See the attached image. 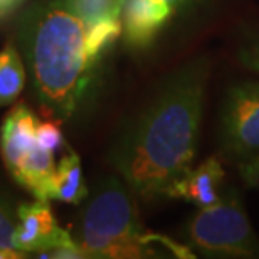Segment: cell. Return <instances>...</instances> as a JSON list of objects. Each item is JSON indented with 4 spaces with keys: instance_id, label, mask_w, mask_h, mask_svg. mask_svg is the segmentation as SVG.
I'll return each mask as SVG.
<instances>
[{
    "instance_id": "obj_1",
    "label": "cell",
    "mask_w": 259,
    "mask_h": 259,
    "mask_svg": "<svg viewBox=\"0 0 259 259\" xmlns=\"http://www.w3.org/2000/svg\"><path fill=\"white\" fill-rule=\"evenodd\" d=\"M207 71V61L199 59L175 72L113 150V165L143 200L168 197L192 168Z\"/></svg>"
},
{
    "instance_id": "obj_2",
    "label": "cell",
    "mask_w": 259,
    "mask_h": 259,
    "mask_svg": "<svg viewBox=\"0 0 259 259\" xmlns=\"http://www.w3.org/2000/svg\"><path fill=\"white\" fill-rule=\"evenodd\" d=\"M19 42L40 105L58 120H69L96 66L88 25L59 0H42L20 19Z\"/></svg>"
},
{
    "instance_id": "obj_3",
    "label": "cell",
    "mask_w": 259,
    "mask_h": 259,
    "mask_svg": "<svg viewBox=\"0 0 259 259\" xmlns=\"http://www.w3.org/2000/svg\"><path fill=\"white\" fill-rule=\"evenodd\" d=\"M76 242L82 256L96 259L153 256L152 242L167 246L179 257H194L187 247L165 236L145 231L132 194L116 179L106 180L88 202Z\"/></svg>"
},
{
    "instance_id": "obj_4",
    "label": "cell",
    "mask_w": 259,
    "mask_h": 259,
    "mask_svg": "<svg viewBox=\"0 0 259 259\" xmlns=\"http://www.w3.org/2000/svg\"><path fill=\"white\" fill-rule=\"evenodd\" d=\"M187 239L207 254L256 256L257 239L236 190H229L214 205L204 207L187 222Z\"/></svg>"
},
{
    "instance_id": "obj_5",
    "label": "cell",
    "mask_w": 259,
    "mask_h": 259,
    "mask_svg": "<svg viewBox=\"0 0 259 259\" xmlns=\"http://www.w3.org/2000/svg\"><path fill=\"white\" fill-rule=\"evenodd\" d=\"M222 143L231 153L259 152V82H244L227 93L222 106Z\"/></svg>"
},
{
    "instance_id": "obj_6",
    "label": "cell",
    "mask_w": 259,
    "mask_h": 259,
    "mask_svg": "<svg viewBox=\"0 0 259 259\" xmlns=\"http://www.w3.org/2000/svg\"><path fill=\"white\" fill-rule=\"evenodd\" d=\"M17 219L14 244L20 252H53L59 247L77 244L69 232L59 227L48 200L19 205Z\"/></svg>"
},
{
    "instance_id": "obj_7",
    "label": "cell",
    "mask_w": 259,
    "mask_h": 259,
    "mask_svg": "<svg viewBox=\"0 0 259 259\" xmlns=\"http://www.w3.org/2000/svg\"><path fill=\"white\" fill-rule=\"evenodd\" d=\"M174 14V9L163 0H125L121 27L128 48L135 51L150 48Z\"/></svg>"
},
{
    "instance_id": "obj_8",
    "label": "cell",
    "mask_w": 259,
    "mask_h": 259,
    "mask_svg": "<svg viewBox=\"0 0 259 259\" xmlns=\"http://www.w3.org/2000/svg\"><path fill=\"white\" fill-rule=\"evenodd\" d=\"M226 172L219 158L210 157L199 167L190 168L168 192V199L192 202L199 209L214 205L222 199V184Z\"/></svg>"
},
{
    "instance_id": "obj_9",
    "label": "cell",
    "mask_w": 259,
    "mask_h": 259,
    "mask_svg": "<svg viewBox=\"0 0 259 259\" xmlns=\"http://www.w3.org/2000/svg\"><path fill=\"white\" fill-rule=\"evenodd\" d=\"M37 118L25 105L15 106L5 116L2 137H0V150H2L4 163L10 174L37 143Z\"/></svg>"
},
{
    "instance_id": "obj_10",
    "label": "cell",
    "mask_w": 259,
    "mask_h": 259,
    "mask_svg": "<svg viewBox=\"0 0 259 259\" xmlns=\"http://www.w3.org/2000/svg\"><path fill=\"white\" fill-rule=\"evenodd\" d=\"M88 197V189L82 179L81 160L74 152H69L61 158L56 167L51 199L67 202V204H81Z\"/></svg>"
},
{
    "instance_id": "obj_11",
    "label": "cell",
    "mask_w": 259,
    "mask_h": 259,
    "mask_svg": "<svg viewBox=\"0 0 259 259\" xmlns=\"http://www.w3.org/2000/svg\"><path fill=\"white\" fill-rule=\"evenodd\" d=\"M25 69L19 51L7 44L0 53V108L17 100L25 86Z\"/></svg>"
},
{
    "instance_id": "obj_12",
    "label": "cell",
    "mask_w": 259,
    "mask_h": 259,
    "mask_svg": "<svg viewBox=\"0 0 259 259\" xmlns=\"http://www.w3.org/2000/svg\"><path fill=\"white\" fill-rule=\"evenodd\" d=\"M61 4L76 14L88 27L103 20L121 19L125 0H59Z\"/></svg>"
},
{
    "instance_id": "obj_13",
    "label": "cell",
    "mask_w": 259,
    "mask_h": 259,
    "mask_svg": "<svg viewBox=\"0 0 259 259\" xmlns=\"http://www.w3.org/2000/svg\"><path fill=\"white\" fill-rule=\"evenodd\" d=\"M121 34V19L103 20V22L88 27V51L96 64L106 54V51L111 49V46L116 42Z\"/></svg>"
},
{
    "instance_id": "obj_14",
    "label": "cell",
    "mask_w": 259,
    "mask_h": 259,
    "mask_svg": "<svg viewBox=\"0 0 259 259\" xmlns=\"http://www.w3.org/2000/svg\"><path fill=\"white\" fill-rule=\"evenodd\" d=\"M17 210H14L7 197L0 194V247L2 249L17 251L14 244V232L17 227Z\"/></svg>"
},
{
    "instance_id": "obj_15",
    "label": "cell",
    "mask_w": 259,
    "mask_h": 259,
    "mask_svg": "<svg viewBox=\"0 0 259 259\" xmlns=\"http://www.w3.org/2000/svg\"><path fill=\"white\" fill-rule=\"evenodd\" d=\"M37 142L42 145L44 148L56 152L61 147H64V138L61 133V128L56 125L54 121L39 123L37 126Z\"/></svg>"
},
{
    "instance_id": "obj_16",
    "label": "cell",
    "mask_w": 259,
    "mask_h": 259,
    "mask_svg": "<svg viewBox=\"0 0 259 259\" xmlns=\"http://www.w3.org/2000/svg\"><path fill=\"white\" fill-rule=\"evenodd\" d=\"M241 175L251 187H259V157H252L241 165Z\"/></svg>"
},
{
    "instance_id": "obj_17",
    "label": "cell",
    "mask_w": 259,
    "mask_h": 259,
    "mask_svg": "<svg viewBox=\"0 0 259 259\" xmlns=\"http://www.w3.org/2000/svg\"><path fill=\"white\" fill-rule=\"evenodd\" d=\"M241 63L247 69L259 72V42L241 51Z\"/></svg>"
},
{
    "instance_id": "obj_18",
    "label": "cell",
    "mask_w": 259,
    "mask_h": 259,
    "mask_svg": "<svg viewBox=\"0 0 259 259\" xmlns=\"http://www.w3.org/2000/svg\"><path fill=\"white\" fill-rule=\"evenodd\" d=\"M165 4H168L170 7L174 9V12L177 14L179 10H184V9H187L190 7V5H194L197 0H163Z\"/></svg>"
},
{
    "instance_id": "obj_19",
    "label": "cell",
    "mask_w": 259,
    "mask_h": 259,
    "mask_svg": "<svg viewBox=\"0 0 259 259\" xmlns=\"http://www.w3.org/2000/svg\"><path fill=\"white\" fill-rule=\"evenodd\" d=\"M19 2L20 0H0V15H5L12 9H15Z\"/></svg>"
},
{
    "instance_id": "obj_20",
    "label": "cell",
    "mask_w": 259,
    "mask_h": 259,
    "mask_svg": "<svg viewBox=\"0 0 259 259\" xmlns=\"http://www.w3.org/2000/svg\"><path fill=\"white\" fill-rule=\"evenodd\" d=\"M27 254L20 251H7L0 247V259H19V257H25Z\"/></svg>"
}]
</instances>
